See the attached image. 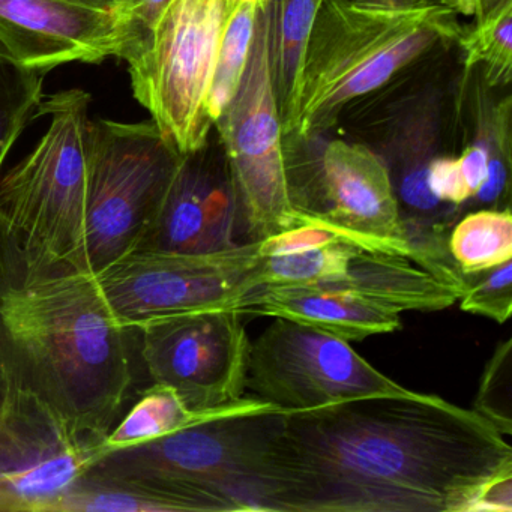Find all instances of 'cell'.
I'll return each mask as SVG.
<instances>
[{"instance_id":"4","label":"cell","mask_w":512,"mask_h":512,"mask_svg":"<svg viewBox=\"0 0 512 512\" xmlns=\"http://www.w3.org/2000/svg\"><path fill=\"white\" fill-rule=\"evenodd\" d=\"M278 413L223 416L98 451L82 475L130 482L167 511H269L266 451Z\"/></svg>"},{"instance_id":"20","label":"cell","mask_w":512,"mask_h":512,"mask_svg":"<svg viewBox=\"0 0 512 512\" xmlns=\"http://www.w3.org/2000/svg\"><path fill=\"white\" fill-rule=\"evenodd\" d=\"M448 248L464 275L512 260L511 208L479 209L464 215L449 232Z\"/></svg>"},{"instance_id":"19","label":"cell","mask_w":512,"mask_h":512,"mask_svg":"<svg viewBox=\"0 0 512 512\" xmlns=\"http://www.w3.org/2000/svg\"><path fill=\"white\" fill-rule=\"evenodd\" d=\"M274 410H278L277 407L251 395L218 409L193 410L169 386L152 383L151 388L142 392L140 400L131 407L130 412L110 430L97 452L149 442L223 416Z\"/></svg>"},{"instance_id":"33","label":"cell","mask_w":512,"mask_h":512,"mask_svg":"<svg viewBox=\"0 0 512 512\" xmlns=\"http://www.w3.org/2000/svg\"><path fill=\"white\" fill-rule=\"evenodd\" d=\"M230 2L236 5V7H238L239 4H251L259 8H265L266 4H268V0H230Z\"/></svg>"},{"instance_id":"23","label":"cell","mask_w":512,"mask_h":512,"mask_svg":"<svg viewBox=\"0 0 512 512\" xmlns=\"http://www.w3.org/2000/svg\"><path fill=\"white\" fill-rule=\"evenodd\" d=\"M44 76L23 67L0 44V169L32 112L40 106Z\"/></svg>"},{"instance_id":"26","label":"cell","mask_w":512,"mask_h":512,"mask_svg":"<svg viewBox=\"0 0 512 512\" xmlns=\"http://www.w3.org/2000/svg\"><path fill=\"white\" fill-rule=\"evenodd\" d=\"M461 310L505 323L512 313V260L487 271L466 274L460 299Z\"/></svg>"},{"instance_id":"3","label":"cell","mask_w":512,"mask_h":512,"mask_svg":"<svg viewBox=\"0 0 512 512\" xmlns=\"http://www.w3.org/2000/svg\"><path fill=\"white\" fill-rule=\"evenodd\" d=\"M458 17L451 0H317L287 137L322 136L431 50L457 44Z\"/></svg>"},{"instance_id":"28","label":"cell","mask_w":512,"mask_h":512,"mask_svg":"<svg viewBox=\"0 0 512 512\" xmlns=\"http://www.w3.org/2000/svg\"><path fill=\"white\" fill-rule=\"evenodd\" d=\"M337 242L355 244L349 236L335 227L325 223H314L259 241V251L262 257L286 256V254L301 253V251L326 247Z\"/></svg>"},{"instance_id":"16","label":"cell","mask_w":512,"mask_h":512,"mask_svg":"<svg viewBox=\"0 0 512 512\" xmlns=\"http://www.w3.org/2000/svg\"><path fill=\"white\" fill-rule=\"evenodd\" d=\"M239 314L281 317L332 337L362 341L391 334L401 326L400 314L335 290L311 286H259L236 304Z\"/></svg>"},{"instance_id":"18","label":"cell","mask_w":512,"mask_h":512,"mask_svg":"<svg viewBox=\"0 0 512 512\" xmlns=\"http://www.w3.org/2000/svg\"><path fill=\"white\" fill-rule=\"evenodd\" d=\"M317 0H268V53L272 86L284 137L295 127L302 68L313 29Z\"/></svg>"},{"instance_id":"6","label":"cell","mask_w":512,"mask_h":512,"mask_svg":"<svg viewBox=\"0 0 512 512\" xmlns=\"http://www.w3.org/2000/svg\"><path fill=\"white\" fill-rule=\"evenodd\" d=\"M82 271L97 275L136 250L160 212L182 154L154 121L89 124Z\"/></svg>"},{"instance_id":"32","label":"cell","mask_w":512,"mask_h":512,"mask_svg":"<svg viewBox=\"0 0 512 512\" xmlns=\"http://www.w3.org/2000/svg\"><path fill=\"white\" fill-rule=\"evenodd\" d=\"M503 0H451L452 7L460 16L475 17L481 20L493 11Z\"/></svg>"},{"instance_id":"1","label":"cell","mask_w":512,"mask_h":512,"mask_svg":"<svg viewBox=\"0 0 512 512\" xmlns=\"http://www.w3.org/2000/svg\"><path fill=\"white\" fill-rule=\"evenodd\" d=\"M512 475L505 436L437 395L280 412L266 451L274 512H472Z\"/></svg>"},{"instance_id":"25","label":"cell","mask_w":512,"mask_h":512,"mask_svg":"<svg viewBox=\"0 0 512 512\" xmlns=\"http://www.w3.org/2000/svg\"><path fill=\"white\" fill-rule=\"evenodd\" d=\"M473 410L503 436L512 434V338L502 341L487 362Z\"/></svg>"},{"instance_id":"30","label":"cell","mask_w":512,"mask_h":512,"mask_svg":"<svg viewBox=\"0 0 512 512\" xmlns=\"http://www.w3.org/2000/svg\"><path fill=\"white\" fill-rule=\"evenodd\" d=\"M457 160L473 200V197L484 187L490 173V157L487 149L478 143H470L464 146Z\"/></svg>"},{"instance_id":"2","label":"cell","mask_w":512,"mask_h":512,"mask_svg":"<svg viewBox=\"0 0 512 512\" xmlns=\"http://www.w3.org/2000/svg\"><path fill=\"white\" fill-rule=\"evenodd\" d=\"M131 329L95 275L28 259L0 227V346L85 451L97 454L127 400Z\"/></svg>"},{"instance_id":"15","label":"cell","mask_w":512,"mask_h":512,"mask_svg":"<svg viewBox=\"0 0 512 512\" xmlns=\"http://www.w3.org/2000/svg\"><path fill=\"white\" fill-rule=\"evenodd\" d=\"M0 44L44 74L71 62L100 64L118 50L115 0H0Z\"/></svg>"},{"instance_id":"11","label":"cell","mask_w":512,"mask_h":512,"mask_svg":"<svg viewBox=\"0 0 512 512\" xmlns=\"http://www.w3.org/2000/svg\"><path fill=\"white\" fill-rule=\"evenodd\" d=\"M259 242L209 254L131 253L95 275L125 328L205 310H235L259 287Z\"/></svg>"},{"instance_id":"22","label":"cell","mask_w":512,"mask_h":512,"mask_svg":"<svg viewBox=\"0 0 512 512\" xmlns=\"http://www.w3.org/2000/svg\"><path fill=\"white\" fill-rule=\"evenodd\" d=\"M362 251L350 242H337L286 256L262 257L257 266L259 286H314L341 277Z\"/></svg>"},{"instance_id":"29","label":"cell","mask_w":512,"mask_h":512,"mask_svg":"<svg viewBox=\"0 0 512 512\" xmlns=\"http://www.w3.org/2000/svg\"><path fill=\"white\" fill-rule=\"evenodd\" d=\"M427 184L431 194L439 202L454 206L458 212L472 200V194L464 182L460 164L455 157L440 155V157L434 158L428 166Z\"/></svg>"},{"instance_id":"10","label":"cell","mask_w":512,"mask_h":512,"mask_svg":"<svg viewBox=\"0 0 512 512\" xmlns=\"http://www.w3.org/2000/svg\"><path fill=\"white\" fill-rule=\"evenodd\" d=\"M245 391L281 412L418 394L380 373L347 341L281 317L250 343Z\"/></svg>"},{"instance_id":"31","label":"cell","mask_w":512,"mask_h":512,"mask_svg":"<svg viewBox=\"0 0 512 512\" xmlns=\"http://www.w3.org/2000/svg\"><path fill=\"white\" fill-rule=\"evenodd\" d=\"M512 475L502 476L485 485L472 506V512H511Z\"/></svg>"},{"instance_id":"13","label":"cell","mask_w":512,"mask_h":512,"mask_svg":"<svg viewBox=\"0 0 512 512\" xmlns=\"http://www.w3.org/2000/svg\"><path fill=\"white\" fill-rule=\"evenodd\" d=\"M94 455L74 442L0 346V509L49 511Z\"/></svg>"},{"instance_id":"34","label":"cell","mask_w":512,"mask_h":512,"mask_svg":"<svg viewBox=\"0 0 512 512\" xmlns=\"http://www.w3.org/2000/svg\"><path fill=\"white\" fill-rule=\"evenodd\" d=\"M115 4L118 5L119 4V0H115Z\"/></svg>"},{"instance_id":"12","label":"cell","mask_w":512,"mask_h":512,"mask_svg":"<svg viewBox=\"0 0 512 512\" xmlns=\"http://www.w3.org/2000/svg\"><path fill=\"white\" fill-rule=\"evenodd\" d=\"M236 310L176 314L140 326V358L152 383L169 386L193 410L245 394L250 340Z\"/></svg>"},{"instance_id":"7","label":"cell","mask_w":512,"mask_h":512,"mask_svg":"<svg viewBox=\"0 0 512 512\" xmlns=\"http://www.w3.org/2000/svg\"><path fill=\"white\" fill-rule=\"evenodd\" d=\"M215 128L235 188L242 242H259L322 221L302 217L290 200L284 130L272 86L268 19L259 8L241 83Z\"/></svg>"},{"instance_id":"9","label":"cell","mask_w":512,"mask_h":512,"mask_svg":"<svg viewBox=\"0 0 512 512\" xmlns=\"http://www.w3.org/2000/svg\"><path fill=\"white\" fill-rule=\"evenodd\" d=\"M293 208L349 236L365 251L410 259L388 167L364 143L320 136L284 139Z\"/></svg>"},{"instance_id":"27","label":"cell","mask_w":512,"mask_h":512,"mask_svg":"<svg viewBox=\"0 0 512 512\" xmlns=\"http://www.w3.org/2000/svg\"><path fill=\"white\" fill-rule=\"evenodd\" d=\"M172 0H119L116 5L118 50L116 58L128 65L148 49L155 26Z\"/></svg>"},{"instance_id":"24","label":"cell","mask_w":512,"mask_h":512,"mask_svg":"<svg viewBox=\"0 0 512 512\" xmlns=\"http://www.w3.org/2000/svg\"><path fill=\"white\" fill-rule=\"evenodd\" d=\"M257 11L259 7L256 5L239 4L230 14L224 28L209 91V113L214 127L218 116L226 109L241 83L253 43Z\"/></svg>"},{"instance_id":"21","label":"cell","mask_w":512,"mask_h":512,"mask_svg":"<svg viewBox=\"0 0 512 512\" xmlns=\"http://www.w3.org/2000/svg\"><path fill=\"white\" fill-rule=\"evenodd\" d=\"M457 46L463 52V73L476 70L491 89L506 88L512 73V0L464 29Z\"/></svg>"},{"instance_id":"14","label":"cell","mask_w":512,"mask_h":512,"mask_svg":"<svg viewBox=\"0 0 512 512\" xmlns=\"http://www.w3.org/2000/svg\"><path fill=\"white\" fill-rule=\"evenodd\" d=\"M235 188L220 139L182 155L154 223L133 253L209 254L239 242Z\"/></svg>"},{"instance_id":"17","label":"cell","mask_w":512,"mask_h":512,"mask_svg":"<svg viewBox=\"0 0 512 512\" xmlns=\"http://www.w3.org/2000/svg\"><path fill=\"white\" fill-rule=\"evenodd\" d=\"M311 287L344 292L394 313L440 311L460 299V290L398 254L359 251L341 277Z\"/></svg>"},{"instance_id":"8","label":"cell","mask_w":512,"mask_h":512,"mask_svg":"<svg viewBox=\"0 0 512 512\" xmlns=\"http://www.w3.org/2000/svg\"><path fill=\"white\" fill-rule=\"evenodd\" d=\"M235 8L230 0H172L146 52L128 65L134 97L182 155L211 137L209 91L221 37Z\"/></svg>"},{"instance_id":"5","label":"cell","mask_w":512,"mask_h":512,"mask_svg":"<svg viewBox=\"0 0 512 512\" xmlns=\"http://www.w3.org/2000/svg\"><path fill=\"white\" fill-rule=\"evenodd\" d=\"M91 95L82 89L41 101L50 125L34 151L0 179V227L28 259L82 271L89 182Z\"/></svg>"}]
</instances>
